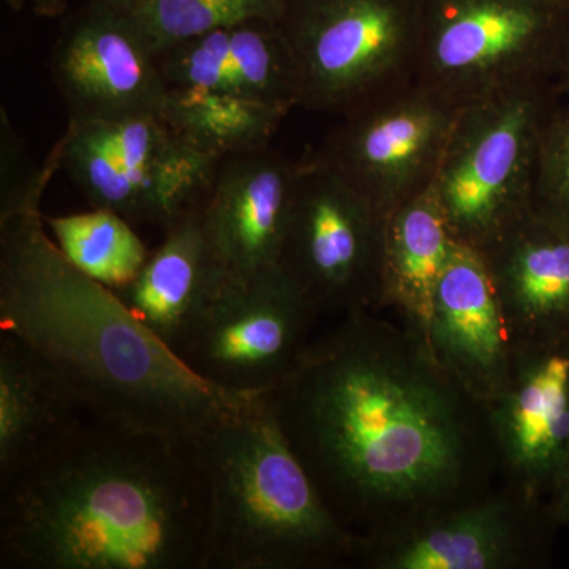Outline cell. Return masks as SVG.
Masks as SVG:
<instances>
[{
	"instance_id": "obj_1",
	"label": "cell",
	"mask_w": 569,
	"mask_h": 569,
	"mask_svg": "<svg viewBox=\"0 0 569 569\" xmlns=\"http://www.w3.org/2000/svg\"><path fill=\"white\" fill-rule=\"evenodd\" d=\"M268 399L326 507L358 539L498 485L485 403L397 318L332 320Z\"/></svg>"
},
{
	"instance_id": "obj_2",
	"label": "cell",
	"mask_w": 569,
	"mask_h": 569,
	"mask_svg": "<svg viewBox=\"0 0 569 569\" xmlns=\"http://www.w3.org/2000/svg\"><path fill=\"white\" fill-rule=\"evenodd\" d=\"M211 493L197 443L84 418L0 482L2 569H208Z\"/></svg>"
},
{
	"instance_id": "obj_3",
	"label": "cell",
	"mask_w": 569,
	"mask_h": 569,
	"mask_svg": "<svg viewBox=\"0 0 569 569\" xmlns=\"http://www.w3.org/2000/svg\"><path fill=\"white\" fill-rule=\"evenodd\" d=\"M0 332L44 359L91 418L194 441L254 399L198 377L71 264L40 206L0 217Z\"/></svg>"
},
{
	"instance_id": "obj_4",
	"label": "cell",
	"mask_w": 569,
	"mask_h": 569,
	"mask_svg": "<svg viewBox=\"0 0 569 569\" xmlns=\"http://www.w3.org/2000/svg\"><path fill=\"white\" fill-rule=\"evenodd\" d=\"M194 443L211 493L208 569L355 567L358 538L326 507L268 395Z\"/></svg>"
},
{
	"instance_id": "obj_5",
	"label": "cell",
	"mask_w": 569,
	"mask_h": 569,
	"mask_svg": "<svg viewBox=\"0 0 569 569\" xmlns=\"http://www.w3.org/2000/svg\"><path fill=\"white\" fill-rule=\"evenodd\" d=\"M565 11L552 0H421L417 84L459 108L560 88Z\"/></svg>"
},
{
	"instance_id": "obj_6",
	"label": "cell",
	"mask_w": 569,
	"mask_h": 569,
	"mask_svg": "<svg viewBox=\"0 0 569 569\" xmlns=\"http://www.w3.org/2000/svg\"><path fill=\"white\" fill-rule=\"evenodd\" d=\"M301 107L343 116L417 82L421 0H287Z\"/></svg>"
},
{
	"instance_id": "obj_7",
	"label": "cell",
	"mask_w": 569,
	"mask_h": 569,
	"mask_svg": "<svg viewBox=\"0 0 569 569\" xmlns=\"http://www.w3.org/2000/svg\"><path fill=\"white\" fill-rule=\"evenodd\" d=\"M560 92L538 86L460 108L432 183L460 246L485 252L533 208L539 129Z\"/></svg>"
},
{
	"instance_id": "obj_8",
	"label": "cell",
	"mask_w": 569,
	"mask_h": 569,
	"mask_svg": "<svg viewBox=\"0 0 569 569\" xmlns=\"http://www.w3.org/2000/svg\"><path fill=\"white\" fill-rule=\"evenodd\" d=\"M51 152L92 208L162 230L201 208L220 163L162 114L69 121Z\"/></svg>"
},
{
	"instance_id": "obj_9",
	"label": "cell",
	"mask_w": 569,
	"mask_h": 569,
	"mask_svg": "<svg viewBox=\"0 0 569 569\" xmlns=\"http://www.w3.org/2000/svg\"><path fill=\"white\" fill-rule=\"evenodd\" d=\"M385 216L316 153L299 160L279 266L321 318L376 310L383 287Z\"/></svg>"
},
{
	"instance_id": "obj_10",
	"label": "cell",
	"mask_w": 569,
	"mask_h": 569,
	"mask_svg": "<svg viewBox=\"0 0 569 569\" xmlns=\"http://www.w3.org/2000/svg\"><path fill=\"white\" fill-rule=\"evenodd\" d=\"M323 321L279 264L227 283L179 358L212 387L241 397L271 395L293 372Z\"/></svg>"
},
{
	"instance_id": "obj_11",
	"label": "cell",
	"mask_w": 569,
	"mask_h": 569,
	"mask_svg": "<svg viewBox=\"0 0 569 569\" xmlns=\"http://www.w3.org/2000/svg\"><path fill=\"white\" fill-rule=\"evenodd\" d=\"M560 530L548 501L498 485L399 527L359 538L356 568L539 569L548 567Z\"/></svg>"
},
{
	"instance_id": "obj_12",
	"label": "cell",
	"mask_w": 569,
	"mask_h": 569,
	"mask_svg": "<svg viewBox=\"0 0 569 569\" xmlns=\"http://www.w3.org/2000/svg\"><path fill=\"white\" fill-rule=\"evenodd\" d=\"M459 110L415 82L340 116L313 153L387 217L432 187Z\"/></svg>"
},
{
	"instance_id": "obj_13",
	"label": "cell",
	"mask_w": 569,
	"mask_h": 569,
	"mask_svg": "<svg viewBox=\"0 0 569 569\" xmlns=\"http://www.w3.org/2000/svg\"><path fill=\"white\" fill-rule=\"evenodd\" d=\"M51 74L69 121L163 114L168 88L157 52L130 14L86 2L51 51Z\"/></svg>"
},
{
	"instance_id": "obj_14",
	"label": "cell",
	"mask_w": 569,
	"mask_h": 569,
	"mask_svg": "<svg viewBox=\"0 0 569 569\" xmlns=\"http://www.w3.org/2000/svg\"><path fill=\"white\" fill-rule=\"evenodd\" d=\"M485 407L498 482L549 503L569 463V340L516 343L507 387Z\"/></svg>"
},
{
	"instance_id": "obj_15",
	"label": "cell",
	"mask_w": 569,
	"mask_h": 569,
	"mask_svg": "<svg viewBox=\"0 0 569 569\" xmlns=\"http://www.w3.org/2000/svg\"><path fill=\"white\" fill-rule=\"evenodd\" d=\"M298 168L271 146L220 160L200 213L228 283L279 264Z\"/></svg>"
},
{
	"instance_id": "obj_16",
	"label": "cell",
	"mask_w": 569,
	"mask_h": 569,
	"mask_svg": "<svg viewBox=\"0 0 569 569\" xmlns=\"http://www.w3.org/2000/svg\"><path fill=\"white\" fill-rule=\"evenodd\" d=\"M427 342L438 362L485 406L507 387L515 337L478 250L459 244L449 260L433 295Z\"/></svg>"
},
{
	"instance_id": "obj_17",
	"label": "cell",
	"mask_w": 569,
	"mask_h": 569,
	"mask_svg": "<svg viewBox=\"0 0 569 569\" xmlns=\"http://www.w3.org/2000/svg\"><path fill=\"white\" fill-rule=\"evenodd\" d=\"M516 343L569 340V222L531 208L481 252Z\"/></svg>"
},
{
	"instance_id": "obj_18",
	"label": "cell",
	"mask_w": 569,
	"mask_h": 569,
	"mask_svg": "<svg viewBox=\"0 0 569 569\" xmlns=\"http://www.w3.org/2000/svg\"><path fill=\"white\" fill-rule=\"evenodd\" d=\"M168 89H203L301 107L298 69L279 21L224 26L157 52Z\"/></svg>"
},
{
	"instance_id": "obj_19",
	"label": "cell",
	"mask_w": 569,
	"mask_h": 569,
	"mask_svg": "<svg viewBox=\"0 0 569 569\" xmlns=\"http://www.w3.org/2000/svg\"><path fill=\"white\" fill-rule=\"evenodd\" d=\"M163 233L162 244L151 250L132 282L112 291L144 328L179 356L228 279L206 236L200 209Z\"/></svg>"
},
{
	"instance_id": "obj_20",
	"label": "cell",
	"mask_w": 569,
	"mask_h": 569,
	"mask_svg": "<svg viewBox=\"0 0 569 569\" xmlns=\"http://www.w3.org/2000/svg\"><path fill=\"white\" fill-rule=\"evenodd\" d=\"M88 418L54 369L0 332V482L47 455Z\"/></svg>"
},
{
	"instance_id": "obj_21",
	"label": "cell",
	"mask_w": 569,
	"mask_h": 569,
	"mask_svg": "<svg viewBox=\"0 0 569 569\" xmlns=\"http://www.w3.org/2000/svg\"><path fill=\"white\" fill-rule=\"evenodd\" d=\"M458 246L432 187L392 209L385 217L380 312L427 340L433 295Z\"/></svg>"
},
{
	"instance_id": "obj_22",
	"label": "cell",
	"mask_w": 569,
	"mask_h": 569,
	"mask_svg": "<svg viewBox=\"0 0 569 569\" xmlns=\"http://www.w3.org/2000/svg\"><path fill=\"white\" fill-rule=\"evenodd\" d=\"M290 112L233 93L168 89L162 116L194 148L223 160L269 148Z\"/></svg>"
},
{
	"instance_id": "obj_23",
	"label": "cell",
	"mask_w": 569,
	"mask_h": 569,
	"mask_svg": "<svg viewBox=\"0 0 569 569\" xmlns=\"http://www.w3.org/2000/svg\"><path fill=\"white\" fill-rule=\"evenodd\" d=\"M43 222L67 260L111 290L132 282L151 253L134 233L133 223L111 209L92 208L70 216L43 213Z\"/></svg>"
},
{
	"instance_id": "obj_24",
	"label": "cell",
	"mask_w": 569,
	"mask_h": 569,
	"mask_svg": "<svg viewBox=\"0 0 569 569\" xmlns=\"http://www.w3.org/2000/svg\"><path fill=\"white\" fill-rule=\"evenodd\" d=\"M287 0H142L130 18L156 52L224 26L280 21Z\"/></svg>"
},
{
	"instance_id": "obj_25",
	"label": "cell",
	"mask_w": 569,
	"mask_h": 569,
	"mask_svg": "<svg viewBox=\"0 0 569 569\" xmlns=\"http://www.w3.org/2000/svg\"><path fill=\"white\" fill-rule=\"evenodd\" d=\"M533 208L569 222V100H553L539 129Z\"/></svg>"
},
{
	"instance_id": "obj_26",
	"label": "cell",
	"mask_w": 569,
	"mask_h": 569,
	"mask_svg": "<svg viewBox=\"0 0 569 569\" xmlns=\"http://www.w3.org/2000/svg\"><path fill=\"white\" fill-rule=\"evenodd\" d=\"M549 505L560 529L569 531V463L561 475L559 485L556 486V490L549 498Z\"/></svg>"
},
{
	"instance_id": "obj_27",
	"label": "cell",
	"mask_w": 569,
	"mask_h": 569,
	"mask_svg": "<svg viewBox=\"0 0 569 569\" xmlns=\"http://www.w3.org/2000/svg\"><path fill=\"white\" fill-rule=\"evenodd\" d=\"M70 0H31L33 13L43 18H59L66 14Z\"/></svg>"
},
{
	"instance_id": "obj_28",
	"label": "cell",
	"mask_w": 569,
	"mask_h": 569,
	"mask_svg": "<svg viewBox=\"0 0 569 569\" xmlns=\"http://www.w3.org/2000/svg\"><path fill=\"white\" fill-rule=\"evenodd\" d=\"M559 84L561 93L569 97V24L567 40H565L563 56H561Z\"/></svg>"
},
{
	"instance_id": "obj_29",
	"label": "cell",
	"mask_w": 569,
	"mask_h": 569,
	"mask_svg": "<svg viewBox=\"0 0 569 569\" xmlns=\"http://www.w3.org/2000/svg\"><path fill=\"white\" fill-rule=\"evenodd\" d=\"M88 2L102 3V6L110 7L112 10L121 11V13L129 14L130 11L137 9L142 0H88Z\"/></svg>"
},
{
	"instance_id": "obj_30",
	"label": "cell",
	"mask_w": 569,
	"mask_h": 569,
	"mask_svg": "<svg viewBox=\"0 0 569 569\" xmlns=\"http://www.w3.org/2000/svg\"><path fill=\"white\" fill-rule=\"evenodd\" d=\"M6 3L11 10L18 11V13L24 10L26 7H31V0H6Z\"/></svg>"
},
{
	"instance_id": "obj_31",
	"label": "cell",
	"mask_w": 569,
	"mask_h": 569,
	"mask_svg": "<svg viewBox=\"0 0 569 569\" xmlns=\"http://www.w3.org/2000/svg\"><path fill=\"white\" fill-rule=\"evenodd\" d=\"M553 3H557V6L561 7L563 10L569 9V0H552Z\"/></svg>"
}]
</instances>
